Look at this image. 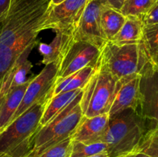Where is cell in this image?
Here are the masks:
<instances>
[{"label":"cell","mask_w":158,"mask_h":157,"mask_svg":"<svg viewBox=\"0 0 158 157\" xmlns=\"http://www.w3.org/2000/svg\"><path fill=\"white\" fill-rule=\"evenodd\" d=\"M51 0H15L0 21V86L27 48L37 44Z\"/></svg>","instance_id":"6da1fadb"},{"label":"cell","mask_w":158,"mask_h":157,"mask_svg":"<svg viewBox=\"0 0 158 157\" xmlns=\"http://www.w3.org/2000/svg\"><path fill=\"white\" fill-rule=\"evenodd\" d=\"M148 130L149 125L137 109H127L110 117L101 142L109 157H126L136 152Z\"/></svg>","instance_id":"7a4b0ae2"},{"label":"cell","mask_w":158,"mask_h":157,"mask_svg":"<svg viewBox=\"0 0 158 157\" xmlns=\"http://www.w3.org/2000/svg\"><path fill=\"white\" fill-rule=\"evenodd\" d=\"M49 99L35 103L0 132V157H26Z\"/></svg>","instance_id":"3957f363"},{"label":"cell","mask_w":158,"mask_h":157,"mask_svg":"<svg viewBox=\"0 0 158 157\" xmlns=\"http://www.w3.org/2000/svg\"><path fill=\"white\" fill-rule=\"evenodd\" d=\"M82 94L83 91L58 115L37 130L26 157L38 156L49 148L72 136L83 117L80 106Z\"/></svg>","instance_id":"277c9868"},{"label":"cell","mask_w":158,"mask_h":157,"mask_svg":"<svg viewBox=\"0 0 158 157\" xmlns=\"http://www.w3.org/2000/svg\"><path fill=\"white\" fill-rule=\"evenodd\" d=\"M119 79L100 62L83 89L80 106L83 116L94 117L109 113L116 96Z\"/></svg>","instance_id":"5b68a950"},{"label":"cell","mask_w":158,"mask_h":157,"mask_svg":"<svg viewBox=\"0 0 158 157\" xmlns=\"http://www.w3.org/2000/svg\"><path fill=\"white\" fill-rule=\"evenodd\" d=\"M148 60L141 42L117 45L108 41L103 48L100 62L117 79L139 74Z\"/></svg>","instance_id":"8992f818"},{"label":"cell","mask_w":158,"mask_h":157,"mask_svg":"<svg viewBox=\"0 0 158 157\" xmlns=\"http://www.w3.org/2000/svg\"><path fill=\"white\" fill-rule=\"evenodd\" d=\"M139 75L137 111L148 123L150 129L158 128V69L148 59Z\"/></svg>","instance_id":"52a82bcc"},{"label":"cell","mask_w":158,"mask_h":157,"mask_svg":"<svg viewBox=\"0 0 158 157\" xmlns=\"http://www.w3.org/2000/svg\"><path fill=\"white\" fill-rule=\"evenodd\" d=\"M90 0H63L52 5L48 10L43 31L52 29L56 33L73 35L80 18Z\"/></svg>","instance_id":"ba28073f"},{"label":"cell","mask_w":158,"mask_h":157,"mask_svg":"<svg viewBox=\"0 0 158 157\" xmlns=\"http://www.w3.org/2000/svg\"><path fill=\"white\" fill-rule=\"evenodd\" d=\"M60 63L52 62L45 65L46 66L43 70L36 76L31 78L23 100L10 123L34 104L43 100L49 99L52 96V91L57 79Z\"/></svg>","instance_id":"9c48e42d"},{"label":"cell","mask_w":158,"mask_h":157,"mask_svg":"<svg viewBox=\"0 0 158 157\" xmlns=\"http://www.w3.org/2000/svg\"><path fill=\"white\" fill-rule=\"evenodd\" d=\"M101 52L90 43L74 41L60 62L56 81L87 66L96 67L100 62Z\"/></svg>","instance_id":"30bf717a"},{"label":"cell","mask_w":158,"mask_h":157,"mask_svg":"<svg viewBox=\"0 0 158 157\" xmlns=\"http://www.w3.org/2000/svg\"><path fill=\"white\" fill-rule=\"evenodd\" d=\"M102 6L99 0L89 2L73 34L74 41L86 42L103 49L108 40L103 34L100 22Z\"/></svg>","instance_id":"8fae6325"},{"label":"cell","mask_w":158,"mask_h":157,"mask_svg":"<svg viewBox=\"0 0 158 157\" xmlns=\"http://www.w3.org/2000/svg\"><path fill=\"white\" fill-rule=\"evenodd\" d=\"M139 81V74L119 79L116 96L108 113L110 117L127 109H137Z\"/></svg>","instance_id":"7c38bea8"},{"label":"cell","mask_w":158,"mask_h":157,"mask_svg":"<svg viewBox=\"0 0 158 157\" xmlns=\"http://www.w3.org/2000/svg\"><path fill=\"white\" fill-rule=\"evenodd\" d=\"M109 120L110 115L108 113L94 117L83 115L71 138L73 140L85 144L100 143L106 133Z\"/></svg>","instance_id":"4fadbf2b"},{"label":"cell","mask_w":158,"mask_h":157,"mask_svg":"<svg viewBox=\"0 0 158 157\" xmlns=\"http://www.w3.org/2000/svg\"><path fill=\"white\" fill-rule=\"evenodd\" d=\"M74 42L73 35L56 33V36L49 44H40L39 50L43 56L44 65L52 62H60Z\"/></svg>","instance_id":"5bb4252c"},{"label":"cell","mask_w":158,"mask_h":157,"mask_svg":"<svg viewBox=\"0 0 158 157\" xmlns=\"http://www.w3.org/2000/svg\"><path fill=\"white\" fill-rule=\"evenodd\" d=\"M34 46L27 48L20 55L15 65L3 78L0 91L6 94L10 89L22 84L28 79L26 75L32 67V63L28 60V58Z\"/></svg>","instance_id":"9a60e30c"},{"label":"cell","mask_w":158,"mask_h":157,"mask_svg":"<svg viewBox=\"0 0 158 157\" xmlns=\"http://www.w3.org/2000/svg\"><path fill=\"white\" fill-rule=\"evenodd\" d=\"M31 78H28L22 84L10 89L5 95L0 107V132L12 120L15 111L23 100Z\"/></svg>","instance_id":"2e32d148"},{"label":"cell","mask_w":158,"mask_h":157,"mask_svg":"<svg viewBox=\"0 0 158 157\" xmlns=\"http://www.w3.org/2000/svg\"><path fill=\"white\" fill-rule=\"evenodd\" d=\"M143 29L141 18L127 16L124 24L110 42L117 45L138 44L142 40Z\"/></svg>","instance_id":"e0dca14e"},{"label":"cell","mask_w":158,"mask_h":157,"mask_svg":"<svg viewBox=\"0 0 158 157\" xmlns=\"http://www.w3.org/2000/svg\"><path fill=\"white\" fill-rule=\"evenodd\" d=\"M96 67L87 66L62 79L56 82L52 96L56 95L61 92H69V91L77 90V89H83L86 86L91 76L96 70Z\"/></svg>","instance_id":"ac0fdd59"},{"label":"cell","mask_w":158,"mask_h":157,"mask_svg":"<svg viewBox=\"0 0 158 157\" xmlns=\"http://www.w3.org/2000/svg\"><path fill=\"white\" fill-rule=\"evenodd\" d=\"M83 89L69 91V92H61L56 95L52 96L46 103L44 112L40 120V126L47 124L61 111H63L74 99L82 92Z\"/></svg>","instance_id":"d6986e66"},{"label":"cell","mask_w":158,"mask_h":157,"mask_svg":"<svg viewBox=\"0 0 158 157\" xmlns=\"http://www.w3.org/2000/svg\"><path fill=\"white\" fill-rule=\"evenodd\" d=\"M126 17L120 12L108 6H102L100 22L103 34L108 41H110L124 24Z\"/></svg>","instance_id":"ffe728a7"},{"label":"cell","mask_w":158,"mask_h":157,"mask_svg":"<svg viewBox=\"0 0 158 157\" xmlns=\"http://www.w3.org/2000/svg\"><path fill=\"white\" fill-rule=\"evenodd\" d=\"M140 42L148 61L158 69V24L143 26Z\"/></svg>","instance_id":"44dd1931"},{"label":"cell","mask_w":158,"mask_h":157,"mask_svg":"<svg viewBox=\"0 0 158 157\" xmlns=\"http://www.w3.org/2000/svg\"><path fill=\"white\" fill-rule=\"evenodd\" d=\"M156 0H124L120 12L127 16L141 18L149 12Z\"/></svg>","instance_id":"7402d4cb"},{"label":"cell","mask_w":158,"mask_h":157,"mask_svg":"<svg viewBox=\"0 0 158 157\" xmlns=\"http://www.w3.org/2000/svg\"><path fill=\"white\" fill-rule=\"evenodd\" d=\"M106 151V144L103 142L85 144L73 140L70 157H89Z\"/></svg>","instance_id":"603a6c76"},{"label":"cell","mask_w":158,"mask_h":157,"mask_svg":"<svg viewBox=\"0 0 158 157\" xmlns=\"http://www.w3.org/2000/svg\"><path fill=\"white\" fill-rule=\"evenodd\" d=\"M136 152H143L152 157H158V128L148 131Z\"/></svg>","instance_id":"cb8c5ba5"},{"label":"cell","mask_w":158,"mask_h":157,"mask_svg":"<svg viewBox=\"0 0 158 157\" xmlns=\"http://www.w3.org/2000/svg\"><path fill=\"white\" fill-rule=\"evenodd\" d=\"M73 139L71 137L49 148L36 157H70Z\"/></svg>","instance_id":"d4e9b609"},{"label":"cell","mask_w":158,"mask_h":157,"mask_svg":"<svg viewBox=\"0 0 158 157\" xmlns=\"http://www.w3.org/2000/svg\"><path fill=\"white\" fill-rule=\"evenodd\" d=\"M142 22L143 26L158 24V0H156L149 12L142 18Z\"/></svg>","instance_id":"484cf974"},{"label":"cell","mask_w":158,"mask_h":157,"mask_svg":"<svg viewBox=\"0 0 158 157\" xmlns=\"http://www.w3.org/2000/svg\"><path fill=\"white\" fill-rule=\"evenodd\" d=\"M15 0H0V21L7 15Z\"/></svg>","instance_id":"4316f807"},{"label":"cell","mask_w":158,"mask_h":157,"mask_svg":"<svg viewBox=\"0 0 158 157\" xmlns=\"http://www.w3.org/2000/svg\"><path fill=\"white\" fill-rule=\"evenodd\" d=\"M103 6L120 10L124 0H99Z\"/></svg>","instance_id":"83f0119b"},{"label":"cell","mask_w":158,"mask_h":157,"mask_svg":"<svg viewBox=\"0 0 158 157\" xmlns=\"http://www.w3.org/2000/svg\"><path fill=\"white\" fill-rule=\"evenodd\" d=\"M126 157H152L151 155H148L146 153H143V152H134L132 153L129 154L128 155H127Z\"/></svg>","instance_id":"f1b7e54d"},{"label":"cell","mask_w":158,"mask_h":157,"mask_svg":"<svg viewBox=\"0 0 158 157\" xmlns=\"http://www.w3.org/2000/svg\"><path fill=\"white\" fill-rule=\"evenodd\" d=\"M89 157H109V156H108V154L107 152H106V151H105V152H100V153L96 154V155H91V156H89Z\"/></svg>","instance_id":"f546056e"},{"label":"cell","mask_w":158,"mask_h":157,"mask_svg":"<svg viewBox=\"0 0 158 157\" xmlns=\"http://www.w3.org/2000/svg\"><path fill=\"white\" fill-rule=\"evenodd\" d=\"M5 95H6V94H5L4 92H2V91H0V107H1L3 99H4V97H5Z\"/></svg>","instance_id":"4dcf8cb0"},{"label":"cell","mask_w":158,"mask_h":157,"mask_svg":"<svg viewBox=\"0 0 158 157\" xmlns=\"http://www.w3.org/2000/svg\"><path fill=\"white\" fill-rule=\"evenodd\" d=\"M62 1H63V0H51V4L52 5L58 4V3L61 2Z\"/></svg>","instance_id":"1f68e13d"}]
</instances>
